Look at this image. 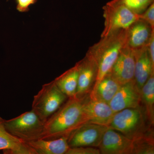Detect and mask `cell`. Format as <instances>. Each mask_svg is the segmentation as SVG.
Returning <instances> with one entry per match:
<instances>
[{"instance_id":"cell-1","label":"cell","mask_w":154,"mask_h":154,"mask_svg":"<svg viewBox=\"0 0 154 154\" xmlns=\"http://www.w3.org/2000/svg\"><path fill=\"white\" fill-rule=\"evenodd\" d=\"M85 98H78L75 96L68 98L45 122L42 139L69 138L72 133L88 123L84 108Z\"/></svg>"},{"instance_id":"cell-2","label":"cell","mask_w":154,"mask_h":154,"mask_svg":"<svg viewBox=\"0 0 154 154\" xmlns=\"http://www.w3.org/2000/svg\"><path fill=\"white\" fill-rule=\"evenodd\" d=\"M101 38L87 52L95 60L98 66L95 85L110 72L120 51L126 45V29L118 30Z\"/></svg>"},{"instance_id":"cell-3","label":"cell","mask_w":154,"mask_h":154,"mask_svg":"<svg viewBox=\"0 0 154 154\" xmlns=\"http://www.w3.org/2000/svg\"><path fill=\"white\" fill-rule=\"evenodd\" d=\"M152 126L141 105L115 113L108 127L134 140L143 135Z\"/></svg>"},{"instance_id":"cell-4","label":"cell","mask_w":154,"mask_h":154,"mask_svg":"<svg viewBox=\"0 0 154 154\" xmlns=\"http://www.w3.org/2000/svg\"><path fill=\"white\" fill-rule=\"evenodd\" d=\"M68 99L53 81L43 85L34 96L31 110L45 123Z\"/></svg>"},{"instance_id":"cell-5","label":"cell","mask_w":154,"mask_h":154,"mask_svg":"<svg viewBox=\"0 0 154 154\" xmlns=\"http://www.w3.org/2000/svg\"><path fill=\"white\" fill-rule=\"evenodd\" d=\"M45 123L32 110L5 120L6 129L25 143L42 139Z\"/></svg>"},{"instance_id":"cell-6","label":"cell","mask_w":154,"mask_h":154,"mask_svg":"<svg viewBox=\"0 0 154 154\" xmlns=\"http://www.w3.org/2000/svg\"><path fill=\"white\" fill-rule=\"evenodd\" d=\"M105 28L101 37H105L118 30L128 29L140 19V14L132 12L122 4L109 2L103 7Z\"/></svg>"},{"instance_id":"cell-7","label":"cell","mask_w":154,"mask_h":154,"mask_svg":"<svg viewBox=\"0 0 154 154\" xmlns=\"http://www.w3.org/2000/svg\"><path fill=\"white\" fill-rule=\"evenodd\" d=\"M108 126L87 123L72 133L68 138L70 147L88 146L99 147Z\"/></svg>"},{"instance_id":"cell-8","label":"cell","mask_w":154,"mask_h":154,"mask_svg":"<svg viewBox=\"0 0 154 154\" xmlns=\"http://www.w3.org/2000/svg\"><path fill=\"white\" fill-rule=\"evenodd\" d=\"M79 75L76 97L83 98L89 95L96 83L98 66L96 61L87 53L79 62Z\"/></svg>"},{"instance_id":"cell-9","label":"cell","mask_w":154,"mask_h":154,"mask_svg":"<svg viewBox=\"0 0 154 154\" xmlns=\"http://www.w3.org/2000/svg\"><path fill=\"white\" fill-rule=\"evenodd\" d=\"M109 105L114 113L141 106L140 91L134 80L121 85Z\"/></svg>"},{"instance_id":"cell-10","label":"cell","mask_w":154,"mask_h":154,"mask_svg":"<svg viewBox=\"0 0 154 154\" xmlns=\"http://www.w3.org/2000/svg\"><path fill=\"white\" fill-rule=\"evenodd\" d=\"M99 149L102 154H133V140L109 128L104 134Z\"/></svg>"},{"instance_id":"cell-11","label":"cell","mask_w":154,"mask_h":154,"mask_svg":"<svg viewBox=\"0 0 154 154\" xmlns=\"http://www.w3.org/2000/svg\"><path fill=\"white\" fill-rule=\"evenodd\" d=\"M135 56L134 50L126 45L119 53L110 72L121 85L134 80Z\"/></svg>"},{"instance_id":"cell-12","label":"cell","mask_w":154,"mask_h":154,"mask_svg":"<svg viewBox=\"0 0 154 154\" xmlns=\"http://www.w3.org/2000/svg\"><path fill=\"white\" fill-rule=\"evenodd\" d=\"M84 108L88 123L108 127L115 113L109 104L91 98L89 94L84 99Z\"/></svg>"},{"instance_id":"cell-13","label":"cell","mask_w":154,"mask_h":154,"mask_svg":"<svg viewBox=\"0 0 154 154\" xmlns=\"http://www.w3.org/2000/svg\"><path fill=\"white\" fill-rule=\"evenodd\" d=\"M154 29L147 22L140 19L126 29V45L134 51L147 46Z\"/></svg>"},{"instance_id":"cell-14","label":"cell","mask_w":154,"mask_h":154,"mask_svg":"<svg viewBox=\"0 0 154 154\" xmlns=\"http://www.w3.org/2000/svg\"><path fill=\"white\" fill-rule=\"evenodd\" d=\"M5 120L0 116V150L7 154H36L26 143L7 130Z\"/></svg>"},{"instance_id":"cell-15","label":"cell","mask_w":154,"mask_h":154,"mask_svg":"<svg viewBox=\"0 0 154 154\" xmlns=\"http://www.w3.org/2000/svg\"><path fill=\"white\" fill-rule=\"evenodd\" d=\"M134 51L135 56L134 80L140 91L152 73L154 72V66L152 64L147 46Z\"/></svg>"},{"instance_id":"cell-16","label":"cell","mask_w":154,"mask_h":154,"mask_svg":"<svg viewBox=\"0 0 154 154\" xmlns=\"http://www.w3.org/2000/svg\"><path fill=\"white\" fill-rule=\"evenodd\" d=\"M110 72L94 85L89 94L91 98L109 104L121 86Z\"/></svg>"},{"instance_id":"cell-17","label":"cell","mask_w":154,"mask_h":154,"mask_svg":"<svg viewBox=\"0 0 154 154\" xmlns=\"http://www.w3.org/2000/svg\"><path fill=\"white\" fill-rule=\"evenodd\" d=\"M68 138L62 137L54 139H39L26 143L36 154H66L70 147Z\"/></svg>"},{"instance_id":"cell-18","label":"cell","mask_w":154,"mask_h":154,"mask_svg":"<svg viewBox=\"0 0 154 154\" xmlns=\"http://www.w3.org/2000/svg\"><path fill=\"white\" fill-rule=\"evenodd\" d=\"M79 66L78 63L71 68L54 80L56 85L68 98L73 97L76 94L78 88Z\"/></svg>"},{"instance_id":"cell-19","label":"cell","mask_w":154,"mask_h":154,"mask_svg":"<svg viewBox=\"0 0 154 154\" xmlns=\"http://www.w3.org/2000/svg\"><path fill=\"white\" fill-rule=\"evenodd\" d=\"M141 103L150 124H154V72L140 90Z\"/></svg>"},{"instance_id":"cell-20","label":"cell","mask_w":154,"mask_h":154,"mask_svg":"<svg viewBox=\"0 0 154 154\" xmlns=\"http://www.w3.org/2000/svg\"><path fill=\"white\" fill-rule=\"evenodd\" d=\"M133 140V154H154L153 128Z\"/></svg>"},{"instance_id":"cell-21","label":"cell","mask_w":154,"mask_h":154,"mask_svg":"<svg viewBox=\"0 0 154 154\" xmlns=\"http://www.w3.org/2000/svg\"><path fill=\"white\" fill-rule=\"evenodd\" d=\"M122 4L137 14H140L154 3V0H113Z\"/></svg>"},{"instance_id":"cell-22","label":"cell","mask_w":154,"mask_h":154,"mask_svg":"<svg viewBox=\"0 0 154 154\" xmlns=\"http://www.w3.org/2000/svg\"><path fill=\"white\" fill-rule=\"evenodd\" d=\"M99 149L88 146L70 147L66 154H100Z\"/></svg>"},{"instance_id":"cell-23","label":"cell","mask_w":154,"mask_h":154,"mask_svg":"<svg viewBox=\"0 0 154 154\" xmlns=\"http://www.w3.org/2000/svg\"><path fill=\"white\" fill-rule=\"evenodd\" d=\"M140 19L144 20L154 29V3H153L142 14H140Z\"/></svg>"},{"instance_id":"cell-24","label":"cell","mask_w":154,"mask_h":154,"mask_svg":"<svg viewBox=\"0 0 154 154\" xmlns=\"http://www.w3.org/2000/svg\"><path fill=\"white\" fill-rule=\"evenodd\" d=\"M38 0H16L17 11L21 13H25L29 11L31 5L35 4Z\"/></svg>"},{"instance_id":"cell-25","label":"cell","mask_w":154,"mask_h":154,"mask_svg":"<svg viewBox=\"0 0 154 154\" xmlns=\"http://www.w3.org/2000/svg\"><path fill=\"white\" fill-rule=\"evenodd\" d=\"M147 48L152 64L154 66V32L152 33L151 37L147 45Z\"/></svg>"}]
</instances>
